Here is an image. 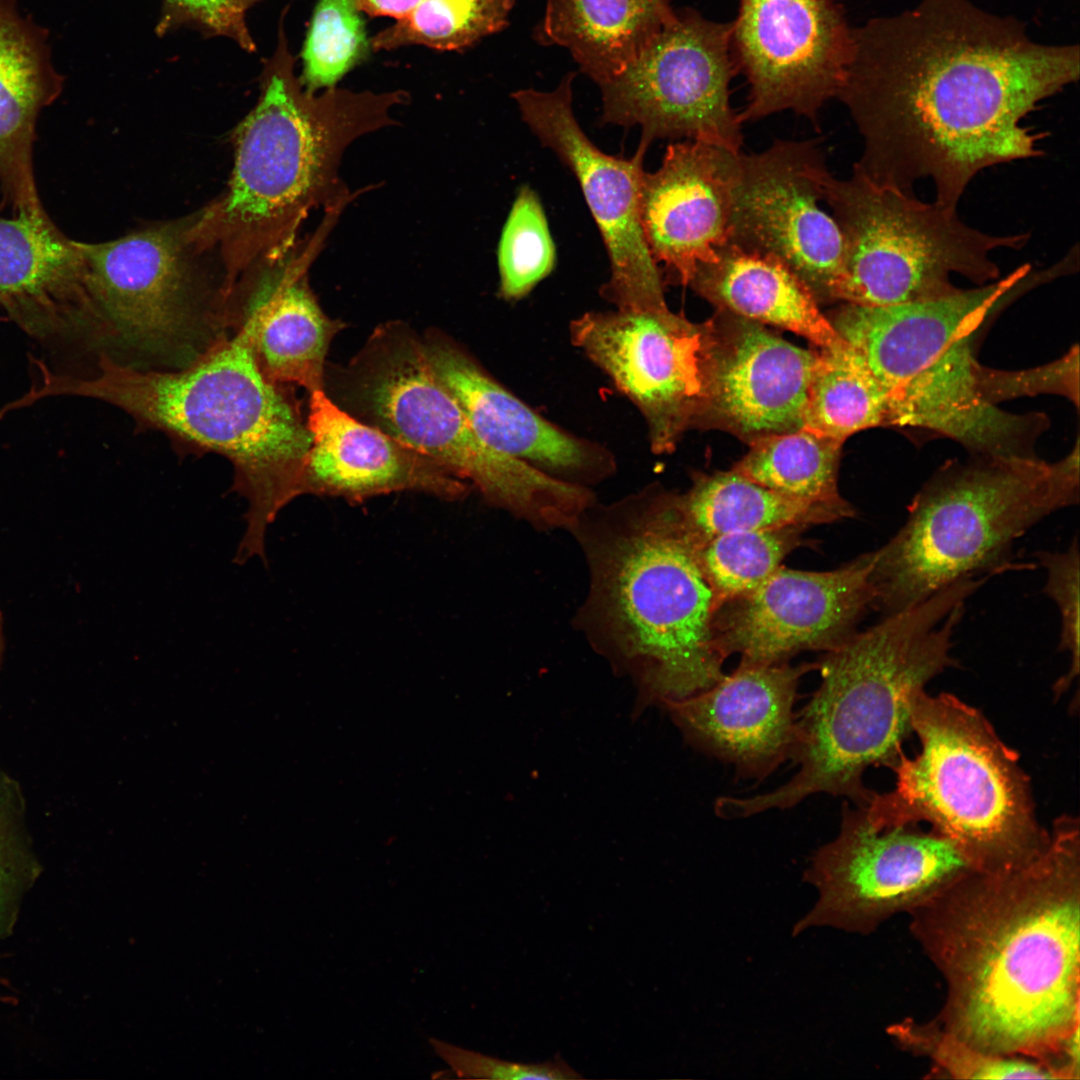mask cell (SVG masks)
I'll list each match as a JSON object with an SVG mask.
<instances>
[{
    "mask_svg": "<svg viewBox=\"0 0 1080 1080\" xmlns=\"http://www.w3.org/2000/svg\"><path fill=\"white\" fill-rule=\"evenodd\" d=\"M1078 1039H1079V1038H1078ZM1078 1039H1077V1040H1078ZM1077 1040H1076V1041H1077ZM1076 1041H1075L1074 1043L1076 1044V1046H1078V1044L1076 1043ZM1078 1047H1079V1046H1078ZM1079 1063H1080V1062H1079ZM1079 1077H1080V1074H1079V1076H1078V1077H1077L1076 1079H1074V1080H1077V1079H1078Z\"/></svg>",
    "mask_w": 1080,
    "mask_h": 1080,
    "instance_id": "7dc6e473",
    "label": "cell"
},
{
    "mask_svg": "<svg viewBox=\"0 0 1080 1080\" xmlns=\"http://www.w3.org/2000/svg\"><path fill=\"white\" fill-rule=\"evenodd\" d=\"M910 913L947 984L941 1026L1060 1079L1079 1034V819H1055L1046 847L1024 865L971 871Z\"/></svg>",
    "mask_w": 1080,
    "mask_h": 1080,
    "instance_id": "7a4b0ae2",
    "label": "cell"
},
{
    "mask_svg": "<svg viewBox=\"0 0 1080 1080\" xmlns=\"http://www.w3.org/2000/svg\"><path fill=\"white\" fill-rule=\"evenodd\" d=\"M911 729L920 751L902 752L891 768L895 786L864 806L877 829L926 821L952 842L975 871L1018 868L1048 844L1029 777L977 708L950 693H918Z\"/></svg>",
    "mask_w": 1080,
    "mask_h": 1080,
    "instance_id": "8992f818",
    "label": "cell"
},
{
    "mask_svg": "<svg viewBox=\"0 0 1080 1080\" xmlns=\"http://www.w3.org/2000/svg\"><path fill=\"white\" fill-rule=\"evenodd\" d=\"M1045 569L1044 592L1056 603L1061 615L1060 648L1069 653L1070 668L1054 685V694L1064 693L1079 674V542L1075 537L1065 551L1036 554Z\"/></svg>",
    "mask_w": 1080,
    "mask_h": 1080,
    "instance_id": "ab89813d",
    "label": "cell"
},
{
    "mask_svg": "<svg viewBox=\"0 0 1080 1080\" xmlns=\"http://www.w3.org/2000/svg\"><path fill=\"white\" fill-rule=\"evenodd\" d=\"M676 16L669 0H546L533 38L567 49L598 85L631 64Z\"/></svg>",
    "mask_w": 1080,
    "mask_h": 1080,
    "instance_id": "f546056e",
    "label": "cell"
},
{
    "mask_svg": "<svg viewBox=\"0 0 1080 1080\" xmlns=\"http://www.w3.org/2000/svg\"><path fill=\"white\" fill-rule=\"evenodd\" d=\"M6 983H7V981H6V980H4V979L0 978V984L8 985V984H6ZM0 1001H2V1002H6V1003H15V1002H16V999H15V998H13V997H9V996H8V997H1V996H0Z\"/></svg>",
    "mask_w": 1080,
    "mask_h": 1080,
    "instance_id": "f6af8a7d",
    "label": "cell"
},
{
    "mask_svg": "<svg viewBox=\"0 0 1080 1080\" xmlns=\"http://www.w3.org/2000/svg\"><path fill=\"white\" fill-rule=\"evenodd\" d=\"M832 174L817 139H776L740 152L731 189L728 242L786 265L819 303L833 301L844 261L826 203Z\"/></svg>",
    "mask_w": 1080,
    "mask_h": 1080,
    "instance_id": "5bb4252c",
    "label": "cell"
},
{
    "mask_svg": "<svg viewBox=\"0 0 1080 1080\" xmlns=\"http://www.w3.org/2000/svg\"><path fill=\"white\" fill-rule=\"evenodd\" d=\"M1078 347L1061 359L1039 368L1022 371H1000L976 366L978 389L983 397L995 404L998 401L1036 393L1063 395L1078 406Z\"/></svg>",
    "mask_w": 1080,
    "mask_h": 1080,
    "instance_id": "60d3db41",
    "label": "cell"
},
{
    "mask_svg": "<svg viewBox=\"0 0 1080 1080\" xmlns=\"http://www.w3.org/2000/svg\"><path fill=\"white\" fill-rule=\"evenodd\" d=\"M260 0H163L157 33L163 35L182 26L206 36H222L253 52L256 45L246 24V13Z\"/></svg>",
    "mask_w": 1080,
    "mask_h": 1080,
    "instance_id": "b9f144b4",
    "label": "cell"
},
{
    "mask_svg": "<svg viewBox=\"0 0 1080 1080\" xmlns=\"http://www.w3.org/2000/svg\"><path fill=\"white\" fill-rule=\"evenodd\" d=\"M514 4L515 0H422L406 17L372 37L371 47L463 50L503 30Z\"/></svg>",
    "mask_w": 1080,
    "mask_h": 1080,
    "instance_id": "e575fe53",
    "label": "cell"
},
{
    "mask_svg": "<svg viewBox=\"0 0 1080 1080\" xmlns=\"http://www.w3.org/2000/svg\"><path fill=\"white\" fill-rule=\"evenodd\" d=\"M555 245L537 193L523 185L512 204L498 246L500 293L506 300L527 295L554 269Z\"/></svg>",
    "mask_w": 1080,
    "mask_h": 1080,
    "instance_id": "8d00e7d4",
    "label": "cell"
},
{
    "mask_svg": "<svg viewBox=\"0 0 1080 1080\" xmlns=\"http://www.w3.org/2000/svg\"><path fill=\"white\" fill-rule=\"evenodd\" d=\"M625 69L598 84L601 121L641 128L639 145L656 139L696 140L740 152L741 121L730 103L738 67L731 23L704 18L691 8Z\"/></svg>",
    "mask_w": 1080,
    "mask_h": 1080,
    "instance_id": "7c38bea8",
    "label": "cell"
},
{
    "mask_svg": "<svg viewBox=\"0 0 1080 1080\" xmlns=\"http://www.w3.org/2000/svg\"><path fill=\"white\" fill-rule=\"evenodd\" d=\"M282 255L266 256L244 271L242 288L232 289L240 296L233 318L269 380L311 393L322 389L325 356L339 326L311 294L304 263Z\"/></svg>",
    "mask_w": 1080,
    "mask_h": 1080,
    "instance_id": "4316f807",
    "label": "cell"
},
{
    "mask_svg": "<svg viewBox=\"0 0 1080 1080\" xmlns=\"http://www.w3.org/2000/svg\"><path fill=\"white\" fill-rule=\"evenodd\" d=\"M572 343L641 412L654 453H670L699 424L706 397L710 322L669 308L587 312L570 324Z\"/></svg>",
    "mask_w": 1080,
    "mask_h": 1080,
    "instance_id": "9a60e30c",
    "label": "cell"
},
{
    "mask_svg": "<svg viewBox=\"0 0 1080 1080\" xmlns=\"http://www.w3.org/2000/svg\"><path fill=\"white\" fill-rule=\"evenodd\" d=\"M1078 501V441L1054 463L974 455L946 464L913 497L903 526L874 552L873 608L888 616L959 579L1002 572L1017 539Z\"/></svg>",
    "mask_w": 1080,
    "mask_h": 1080,
    "instance_id": "52a82bcc",
    "label": "cell"
},
{
    "mask_svg": "<svg viewBox=\"0 0 1080 1080\" xmlns=\"http://www.w3.org/2000/svg\"><path fill=\"white\" fill-rule=\"evenodd\" d=\"M200 217L103 243L78 241L103 340L182 368L222 338L227 317L210 305L199 264L210 246Z\"/></svg>",
    "mask_w": 1080,
    "mask_h": 1080,
    "instance_id": "8fae6325",
    "label": "cell"
},
{
    "mask_svg": "<svg viewBox=\"0 0 1080 1080\" xmlns=\"http://www.w3.org/2000/svg\"><path fill=\"white\" fill-rule=\"evenodd\" d=\"M0 305L34 337H102L78 241L46 212L0 216Z\"/></svg>",
    "mask_w": 1080,
    "mask_h": 1080,
    "instance_id": "cb8c5ba5",
    "label": "cell"
},
{
    "mask_svg": "<svg viewBox=\"0 0 1080 1080\" xmlns=\"http://www.w3.org/2000/svg\"><path fill=\"white\" fill-rule=\"evenodd\" d=\"M18 783L0 767V940L11 935L23 896L41 874Z\"/></svg>",
    "mask_w": 1080,
    "mask_h": 1080,
    "instance_id": "f35d334b",
    "label": "cell"
},
{
    "mask_svg": "<svg viewBox=\"0 0 1080 1080\" xmlns=\"http://www.w3.org/2000/svg\"><path fill=\"white\" fill-rule=\"evenodd\" d=\"M371 50L365 21L351 0H319L301 52L300 82L309 92L333 88Z\"/></svg>",
    "mask_w": 1080,
    "mask_h": 1080,
    "instance_id": "d590c367",
    "label": "cell"
},
{
    "mask_svg": "<svg viewBox=\"0 0 1080 1080\" xmlns=\"http://www.w3.org/2000/svg\"><path fill=\"white\" fill-rule=\"evenodd\" d=\"M733 470L783 495L811 502H840L837 479L842 444L806 429L752 441Z\"/></svg>",
    "mask_w": 1080,
    "mask_h": 1080,
    "instance_id": "d6a6232c",
    "label": "cell"
},
{
    "mask_svg": "<svg viewBox=\"0 0 1080 1080\" xmlns=\"http://www.w3.org/2000/svg\"><path fill=\"white\" fill-rule=\"evenodd\" d=\"M805 527L722 534L691 546L716 609L757 589L798 544Z\"/></svg>",
    "mask_w": 1080,
    "mask_h": 1080,
    "instance_id": "836d02e7",
    "label": "cell"
},
{
    "mask_svg": "<svg viewBox=\"0 0 1080 1080\" xmlns=\"http://www.w3.org/2000/svg\"><path fill=\"white\" fill-rule=\"evenodd\" d=\"M283 15L276 50L261 73L259 100L234 134L229 189L203 212V230L221 250L230 288L254 263L283 251L285 236L328 172L335 144L331 128L386 108L384 95L304 92Z\"/></svg>",
    "mask_w": 1080,
    "mask_h": 1080,
    "instance_id": "ba28073f",
    "label": "cell"
},
{
    "mask_svg": "<svg viewBox=\"0 0 1080 1080\" xmlns=\"http://www.w3.org/2000/svg\"><path fill=\"white\" fill-rule=\"evenodd\" d=\"M709 322L699 424L717 426L748 443L800 429L817 352L722 310Z\"/></svg>",
    "mask_w": 1080,
    "mask_h": 1080,
    "instance_id": "d6986e66",
    "label": "cell"
},
{
    "mask_svg": "<svg viewBox=\"0 0 1080 1080\" xmlns=\"http://www.w3.org/2000/svg\"><path fill=\"white\" fill-rule=\"evenodd\" d=\"M914 826L877 829L864 806L845 803L838 835L815 852L805 872L819 900L794 935L812 926L871 932L975 871L948 839Z\"/></svg>",
    "mask_w": 1080,
    "mask_h": 1080,
    "instance_id": "4fadbf2b",
    "label": "cell"
},
{
    "mask_svg": "<svg viewBox=\"0 0 1080 1080\" xmlns=\"http://www.w3.org/2000/svg\"><path fill=\"white\" fill-rule=\"evenodd\" d=\"M307 429L311 436L301 494L341 497L361 503L371 497L413 491L458 500L468 485L447 469L378 427L357 421L322 389L311 392Z\"/></svg>",
    "mask_w": 1080,
    "mask_h": 1080,
    "instance_id": "7402d4cb",
    "label": "cell"
},
{
    "mask_svg": "<svg viewBox=\"0 0 1080 1080\" xmlns=\"http://www.w3.org/2000/svg\"><path fill=\"white\" fill-rule=\"evenodd\" d=\"M731 48L749 85L741 122L792 111L816 124L844 83L853 29L838 0H740Z\"/></svg>",
    "mask_w": 1080,
    "mask_h": 1080,
    "instance_id": "e0dca14e",
    "label": "cell"
},
{
    "mask_svg": "<svg viewBox=\"0 0 1080 1080\" xmlns=\"http://www.w3.org/2000/svg\"><path fill=\"white\" fill-rule=\"evenodd\" d=\"M877 426H891L889 389L845 341L819 349L801 428L844 443Z\"/></svg>",
    "mask_w": 1080,
    "mask_h": 1080,
    "instance_id": "1f68e13d",
    "label": "cell"
},
{
    "mask_svg": "<svg viewBox=\"0 0 1080 1080\" xmlns=\"http://www.w3.org/2000/svg\"><path fill=\"white\" fill-rule=\"evenodd\" d=\"M61 87L40 30L0 0V189L14 215L45 211L34 176L35 126Z\"/></svg>",
    "mask_w": 1080,
    "mask_h": 1080,
    "instance_id": "83f0119b",
    "label": "cell"
},
{
    "mask_svg": "<svg viewBox=\"0 0 1080 1080\" xmlns=\"http://www.w3.org/2000/svg\"><path fill=\"white\" fill-rule=\"evenodd\" d=\"M874 552L831 571L780 567L748 595L714 616L716 645L740 664L786 662L805 650H830L855 633L875 598ZM721 608V607H720Z\"/></svg>",
    "mask_w": 1080,
    "mask_h": 1080,
    "instance_id": "ac0fdd59",
    "label": "cell"
},
{
    "mask_svg": "<svg viewBox=\"0 0 1080 1080\" xmlns=\"http://www.w3.org/2000/svg\"><path fill=\"white\" fill-rule=\"evenodd\" d=\"M826 203L844 243L833 301L888 306L949 296L957 274L985 285L999 279L992 260L1018 249L1028 234L992 235L963 222L957 210L913 192L874 183L858 171L829 179Z\"/></svg>",
    "mask_w": 1080,
    "mask_h": 1080,
    "instance_id": "9c48e42d",
    "label": "cell"
},
{
    "mask_svg": "<svg viewBox=\"0 0 1080 1080\" xmlns=\"http://www.w3.org/2000/svg\"><path fill=\"white\" fill-rule=\"evenodd\" d=\"M1077 45H1045L1024 25L969 0H921L853 30L837 98L861 135L853 169L913 192L928 179L957 210L982 170L1040 156L1042 135L1022 124L1079 78Z\"/></svg>",
    "mask_w": 1080,
    "mask_h": 1080,
    "instance_id": "6da1fadb",
    "label": "cell"
},
{
    "mask_svg": "<svg viewBox=\"0 0 1080 1080\" xmlns=\"http://www.w3.org/2000/svg\"><path fill=\"white\" fill-rule=\"evenodd\" d=\"M667 500L678 530L691 546L722 534L788 526L807 528L855 515L845 500L795 499L757 484L733 469L700 475L685 494L667 495Z\"/></svg>",
    "mask_w": 1080,
    "mask_h": 1080,
    "instance_id": "4dcf8cb0",
    "label": "cell"
},
{
    "mask_svg": "<svg viewBox=\"0 0 1080 1080\" xmlns=\"http://www.w3.org/2000/svg\"><path fill=\"white\" fill-rule=\"evenodd\" d=\"M740 152L679 140L667 146L656 171H643L640 219L647 246L658 267L684 286L728 242Z\"/></svg>",
    "mask_w": 1080,
    "mask_h": 1080,
    "instance_id": "44dd1931",
    "label": "cell"
},
{
    "mask_svg": "<svg viewBox=\"0 0 1080 1080\" xmlns=\"http://www.w3.org/2000/svg\"><path fill=\"white\" fill-rule=\"evenodd\" d=\"M978 582L963 578L903 611L884 616L828 650L821 683L798 713V772L778 788L750 797H720L723 818L791 808L827 793L866 805L863 781L873 767L892 768L912 732L915 696L956 664L952 638Z\"/></svg>",
    "mask_w": 1080,
    "mask_h": 1080,
    "instance_id": "3957f363",
    "label": "cell"
},
{
    "mask_svg": "<svg viewBox=\"0 0 1080 1080\" xmlns=\"http://www.w3.org/2000/svg\"><path fill=\"white\" fill-rule=\"evenodd\" d=\"M376 336L359 392L379 429L471 481L490 504L538 527L564 514L572 486L485 445L435 373L423 344L395 329Z\"/></svg>",
    "mask_w": 1080,
    "mask_h": 1080,
    "instance_id": "30bf717a",
    "label": "cell"
},
{
    "mask_svg": "<svg viewBox=\"0 0 1080 1080\" xmlns=\"http://www.w3.org/2000/svg\"><path fill=\"white\" fill-rule=\"evenodd\" d=\"M590 568L582 618L592 640L662 704L725 675L714 595L665 495H634L572 527Z\"/></svg>",
    "mask_w": 1080,
    "mask_h": 1080,
    "instance_id": "5b68a950",
    "label": "cell"
},
{
    "mask_svg": "<svg viewBox=\"0 0 1080 1080\" xmlns=\"http://www.w3.org/2000/svg\"><path fill=\"white\" fill-rule=\"evenodd\" d=\"M26 392L29 402L80 396L109 403L136 421L226 457L233 488L248 509L235 560L266 561L267 527L301 495L311 436L296 410L261 370L236 329L191 364L175 370L136 368L102 353L89 377L55 373L42 361Z\"/></svg>",
    "mask_w": 1080,
    "mask_h": 1080,
    "instance_id": "277c9868",
    "label": "cell"
},
{
    "mask_svg": "<svg viewBox=\"0 0 1080 1080\" xmlns=\"http://www.w3.org/2000/svg\"><path fill=\"white\" fill-rule=\"evenodd\" d=\"M429 1043L434 1052L450 1066L457 1078L535 1080L582 1078L560 1056H555L543 1063L525 1064L464 1049L436 1038H430Z\"/></svg>",
    "mask_w": 1080,
    "mask_h": 1080,
    "instance_id": "7bdbcfd3",
    "label": "cell"
},
{
    "mask_svg": "<svg viewBox=\"0 0 1080 1080\" xmlns=\"http://www.w3.org/2000/svg\"><path fill=\"white\" fill-rule=\"evenodd\" d=\"M889 1034L904 1048L929 1057L938 1070L955 1079H1057L1036 1060L982 1051L939 1024L912 1019L892 1025Z\"/></svg>",
    "mask_w": 1080,
    "mask_h": 1080,
    "instance_id": "74e56055",
    "label": "cell"
},
{
    "mask_svg": "<svg viewBox=\"0 0 1080 1080\" xmlns=\"http://www.w3.org/2000/svg\"><path fill=\"white\" fill-rule=\"evenodd\" d=\"M575 76L567 73L552 91L520 89L512 98L523 121L579 183L610 262L611 275L600 288L602 297L623 311L666 309L664 280L640 219V183L647 149L639 145L627 159L608 155L591 142L573 113Z\"/></svg>",
    "mask_w": 1080,
    "mask_h": 1080,
    "instance_id": "2e32d148",
    "label": "cell"
},
{
    "mask_svg": "<svg viewBox=\"0 0 1080 1080\" xmlns=\"http://www.w3.org/2000/svg\"><path fill=\"white\" fill-rule=\"evenodd\" d=\"M1 651H2V637H1V623H0V657H1Z\"/></svg>",
    "mask_w": 1080,
    "mask_h": 1080,
    "instance_id": "bcb514c9",
    "label": "cell"
},
{
    "mask_svg": "<svg viewBox=\"0 0 1080 1080\" xmlns=\"http://www.w3.org/2000/svg\"><path fill=\"white\" fill-rule=\"evenodd\" d=\"M689 286L719 310L788 330L819 349L844 342L808 287L773 257L726 243Z\"/></svg>",
    "mask_w": 1080,
    "mask_h": 1080,
    "instance_id": "f1b7e54d",
    "label": "cell"
},
{
    "mask_svg": "<svg viewBox=\"0 0 1080 1080\" xmlns=\"http://www.w3.org/2000/svg\"><path fill=\"white\" fill-rule=\"evenodd\" d=\"M811 666L739 664L713 686L665 706L686 738L743 778L762 780L798 743L797 687Z\"/></svg>",
    "mask_w": 1080,
    "mask_h": 1080,
    "instance_id": "ffe728a7",
    "label": "cell"
},
{
    "mask_svg": "<svg viewBox=\"0 0 1080 1080\" xmlns=\"http://www.w3.org/2000/svg\"><path fill=\"white\" fill-rule=\"evenodd\" d=\"M358 10L371 16H387L400 20L411 13L422 0H351Z\"/></svg>",
    "mask_w": 1080,
    "mask_h": 1080,
    "instance_id": "ee69618b",
    "label": "cell"
},
{
    "mask_svg": "<svg viewBox=\"0 0 1080 1080\" xmlns=\"http://www.w3.org/2000/svg\"><path fill=\"white\" fill-rule=\"evenodd\" d=\"M976 332L953 343L933 362L890 390L891 426L928 429L958 441L974 455L1034 458L1049 422L1041 414H1013L978 389Z\"/></svg>",
    "mask_w": 1080,
    "mask_h": 1080,
    "instance_id": "d4e9b609",
    "label": "cell"
},
{
    "mask_svg": "<svg viewBox=\"0 0 1080 1080\" xmlns=\"http://www.w3.org/2000/svg\"><path fill=\"white\" fill-rule=\"evenodd\" d=\"M1029 270L1024 265L1005 278L932 300L888 306L844 303L828 319L890 391L976 332Z\"/></svg>",
    "mask_w": 1080,
    "mask_h": 1080,
    "instance_id": "603a6c76",
    "label": "cell"
},
{
    "mask_svg": "<svg viewBox=\"0 0 1080 1080\" xmlns=\"http://www.w3.org/2000/svg\"><path fill=\"white\" fill-rule=\"evenodd\" d=\"M423 345L435 373L489 448L576 480L613 470L608 451L540 416L455 345L440 339Z\"/></svg>",
    "mask_w": 1080,
    "mask_h": 1080,
    "instance_id": "484cf974",
    "label": "cell"
}]
</instances>
